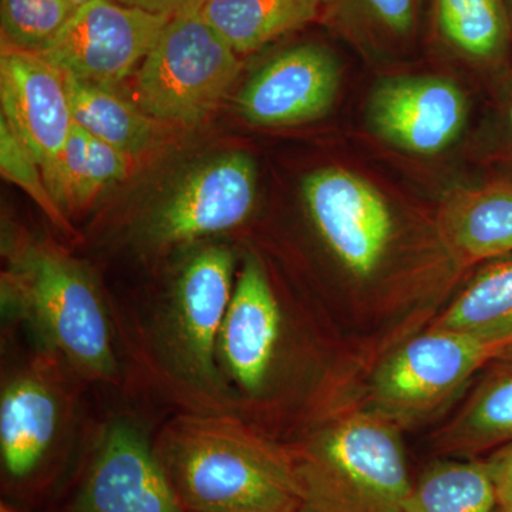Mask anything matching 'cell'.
<instances>
[{
    "label": "cell",
    "mask_w": 512,
    "mask_h": 512,
    "mask_svg": "<svg viewBox=\"0 0 512 512\" xmlns=\"http://www.w3.org/2000/svg\"><path fill=\"white\" fill-rule=\"evenodd\" d=\"M160 461L185 512L301 510L295 461L231 421L178 420Z\"/></svg>",
    "instance_id": "cell-1"
},
{
    "label": "cell",
    "mask_w": 512,
    "mask_h": 512,
    "mask_svg": "<svg viewBox=\"0 0 512 512\" xmlns=\"http://www.w3.org/2000/svg\"><path fill=\"white\" fill-rule=\"evenodd\" d=\"M3 301L70 366L94 379L116 375L107 313L96 285L72 259L29 247L15 259Z\"/></svg>",
    "instance_id": "cell-2"
},
{
    "label": "cell",
    "mask_w": 512,
    "mask_h": 512,
    "mask_svg": "<svg viewBox=\"0 0 512 512\" xmlns=\"http://www.w3.org/2000/svg\"><path fill=\"white\" fill-rule=\"evenodd\" d=\"M299 512H413L414 485L393 430L375 417L343 421L296 463Z\"/></svg>",
    "instance_id": "cell-3"
},
{
    "label": "cell",
    "mask_w": 512,
    "mask_h": 512,
    "mask_svg": "<svg viewBox=\"0 0 512 512\" xmlns=\"http://www.w3.org/2000/svg\"><path fill=\"white\" fill-rule=\"evenodd\" d=\"M201 2L175 13L138 70L137 106L153 120L197 123L241 70L238 53L204 18Z\"/></svg>",
    "instance_id": "cell-4"
},
{
    "label": "cell",
    "mask_w": 512,
    "mask_h": 512,
    "mask_svg": "<svg viewBox=\"0 0 512 512\" xmlns=\"http://www.w3.org/2000/svg\"><path fill=\"white\" fill-rule=\"evenodd\" d=\"M173 16L128 8L114 0H92L77 9L37 55L63 74L114 87L143 63Z\"/></svg>",
    "instance_id": "cell-5"
},
{
    "label": "cell",
    "mask_w": 512,
    "mask_h": 512,
    "mask_svg": "<svg viewBox=\"0 0 512 512\" xmlns=\"http://www.w3.org/2000/svg\"><path fill=\"white\" fill-rule=\"evenodd\" d=\"M306 211L340 265L369 278L382 264L394 234L389 202L362 175L342 167L313 171L303 180Z\"/></svg>",
    "instance_id": "cell-6"
},
{
    "label": "cell",
    "mask_w": 512,
    "mask_h": 512,
    "mask_svg": "<svg viewBox=\"0 0 512 512\" xmlns=\"http://www.w3.org/2000/svg\"><path fill=\"white\" fill-rule=\"evenodd\" d=\"M234 256L208 247L192 255L175 282L165 339L188 382L202 389L218 384V339L234 285Z\"/></svg>",
    "instance_id": "cell-7"
},
{
    "label": "cell",
    "mask_w": 512,
    "mask_h": 512,
    "mask_svg": "<svg viewBox=\"0 0 512 512\" xmlns=\"http://www.w3.org/2000/svg\"><path fill=\"white\" fill-rule=\"evenodd\" d=\"M490 360H498L483 338L433 329L406 343L376 373L373 396L390 417H416L437 406Z\"/></svg>",
    "instance_id": "cell-8"
},
{
    "label": "cell",
    "mask_w": 512,
    "mask_h": 512,
    "mask_svg": "<svg viewBox=\"0 0 512 512\" xmlns=\"http://www.w3.org/2000/svg\"><path fill=\"white\" fill-rule=\"evenodd\" d=\"M255 198L254 160L224 154L185 175L148 218L146 237L168 247L229 231L248 220Z\"/></svg>",
    "instance_id": "cell-9"
},
{
    "label": "cell",
    "mask_w": 512,
    "mask_h": 512,
    "mask_svg": "<svg viewBox=\"0 0 512 512\" xmlns=\"http://www.w3.org/2000/svg\"><path fill=\"white\" fill-rule=\"evenodd\" d=\"M468 100L447 77L397 76L373 90L367 123L390 146L416 154L437 156L463 133Z\"/></svg>",
    "instance_id": "cell-10"
},
{
    "label": "cell",
    "mask_w": 512,
    "mask_h": 512,
    "mask_svg": "<svg viewBox=\"0 0 512 512\" xmlns=\"http://www.w3.org/2000/svg\"><path fill=\"white\" fill-rule=\"evenodd\" d=\"M0 101L50 188L74 124L64 74L37 53L2 45Z\"/></svg>",
    "instance_id": "cell-11"
},
{
    "label": "cell",
    "mask_w": 512,
    "mask_h": 512,
    "mask_svg": "<svg viewBox=\"0 0 512 512\" xmlns=\"http://www.w3.org/2000/svg\"><path fill=\"white\" fill-rule=\"evenodd\" d=\"M72 512H185L160 458L128 421L111 424Z\"/></svg>",
    "instance_id": "cell-12"
},
{
    "label": "cell",
    "mask_w": 512,
    "mask_h": 512,
    "mask_svg": "<svg viewBox=\"0 0 512 512\" xmlns=\"http://www.w3.org/2000/svg\"><path fill=\"white\" fill-rule=\"evenodd\" d=\"M340 64L319 43L285 50L239 93V114L262 127L295 126L325 116L338 96Z\"/></svg>",
    "instance_id": "cell-13"
},
{
    "label": "cell",
    "mask_w": 512,
    "mask_h": 512,
    "mask_svg": "<svg viewBox=\"0 0 512 512\" xmlns=\"http://www.w3.org/2000/svg\"><path fill=\"white\" fill-rule=\"evenodd\" d=\"M281 330V313L264 266L245 259L218 339V359L245 392H256L271 367Z\"/></svg>",
    "instance_id": "cell-14"
},
{
    "label": "cell",
    "mask_w": 512,
    "mask_h": 512,
    "mask_svg": "<svg viewBox=\"0 0 512 512\" xmlns=\"http://www.w3.org/2000/svg\"><path fill=\"white\" fill-rule=\"evenodd\" d=\"M448 251L463 264L512 254V180L454 192L440 212Z\"/></svg>",
    "instance_id": "cell-15"
},
{
    "label": "cell",
    "mask_w": 512,
    "mask_h": 512,
    "mask_svg": "<svg viewBox=\"0 0 512 512\" xmlns=\"http://www.w3.org/2000/svg\"><path fill=\"white\" fill-rule=\"evenodd\" d=\"M434 30L458 59L500 79L512 66L505 0H431Z\"/></svg>",
    "instance_id": "cell-16"
},
{
    "label": "cell",
    "mask_w": 512,
    "mask_h": 512,
    "mask_svg": "<svg viewBox=\"0 0 512 512\" xmlns=\"http://www.w3.org/2000/svg\"><path fill=\"white\" fill-rule=\"evenodd\" d=\"M59 409L52 390L36 377H19L0 397V454L8 476H30L52 446Z\"/></svg>",
    "instance_id": "cell-17"
},
{
    "label": "cell",
    "mask_w": 512,
    "mask_h": 512,
    "mask_svg": "<svg viewBox=\"0 0 512 512\" xmlns=\"http://www.w3.org/2000/svg\"><path fill=\"white\" fill-rule=\"evenodd\" d=\"M328 0H202L201 12L241 55L325 18Z\"/></svg>",
    "instance_id": "cell-18"
},
{
    "label": "cell",
    "mask_w": 512,
    "mask_h": 512,
    "mask_svg": "<svg viewBox=\"0 0 512 512\" xmlns=\"http://www.w3.org/2000/svg\"><path fill=\"white\" fill-rule=\"evenodd\" d=\"M433 329L476 335L512 359V254L485 265Z\"/></svg>",
    "instance_id": "cell-19"
},
{
    "label": "cell",
    "mask_w": 512,
    "mask_h": 512,
    "mask_svg": "<svg viewBox=\"0 0 512 512\" xmlns=\"http://www.w3.org/2000/svg\"><path fill=\"white\" fill-rule=\"evenodd\" d=\"M70 110L77 126L126 156L140 153L156 136V120L123 99L113 87L64 74Z\"/></svg>",
    "instance_id": "cell-20"
},
{
    "label": "cell",
    "mask_w": 512,
    "mask_h": 512,
    "mask_svg": "<svg viewBox=\"0 0 512 512\" xmlns=\"http://www.w3.org/2000/svg\"><path fill=\"white\" fill-rule=\"evenodd\" d=\"M512 441V359L500 360L463 412L443 431L447 451H480Z\"/></svg>",
    "instance_id": "cell-21"
},
{
    "label": "cell",
    "mask_w": 512,
    "mask_h": 512,
    "mask_svg": "<svg viewBox=\"0 0 512 512\" xmlns=\"http://www.w3.org/2000/svg\"><path fill=\"white\" fill-rule=\"evenodd\" d=\"M126 175V154L74 123L50 191L60 207H84Z\"/></svg>",
    "instance_id": "cell-22"
},
{
    "label": "cell",
    "mask_w": 512,
    "mask_h": 512,
    "mask_svg": "<svg viewBox=\"0 0 512 512\" xmlns=\"http://www.w3.org/2000/svg\"><path fill=\"white\" fill-rule=\"evenodd\" d=\"M424 0H328L326 22L372 49L406 46L419 30Z\"/></svg>",
    "instance_id": "cell-23"
},
{
    "label": "cell",
    "mask_w": 512,
    "mask_h": 512,
    "mask_svg": "<svg viewBox=\"0 0 512 512\" xmlns=\"http://www.w3.org/2000/svg\"><path fill=\"white\" fill-rule=\"evenodd\" d=\"M498 500L485 463L436 464L414 485L413 512H494Z\"/></svg>",
    "instance_id": "cell-24"
},
{
    "label": "cell",
    "mask_w": 512,
    "mask_h": 512,
    "mask_svg": "<svg viewBox=\"0 0 512 512\" xmlns=\"http://www.w3.org/2000/svg\"><path fill=\"white\" fill-rule=\"evenodd\" d=\"M77 9L67 0H0L2 45L43 52Z\"/></svg>",
    "instance_id": "cell-25"
},
{
    "label": "cell",
    "mask_w": 512,
    "mask_h": 512,
    "mask_svg": "<svg viewBox=\"0 0 512 512\" xmlns=\"http://www.w3.org/2000/svg\"><path fill=\"white\" fill-rule=\"evenodd\" d=\"M0 171L6 180L19 185L30 195L50 220L63 227L67 225L62 207L53 197L35 156L3 116L0 117Z\"/></svg>",
    "instance_id": "cell-26"
},
{
    "label": "cell",
    "mask_w": 512,
    "mask_h": 512,
    "mask_svg": "<svg viewBox=\"0 0 512 512\" xmlns=\"http://www.w3.org/2000/svg\"><path fill=\"white\" fill-rule=\"evenodd\" d=\"M501 93L498 97V134L500 147L498 154L512 167V66L504 76L498 79Z\"/></svg>",
    "instance_id": "cell-27"
},
{
    "label": "cell",
    "mask_w": 512,
    "mask_h": 512,
    "mask_svg": "<svg viewBox=\"0 0 512 512\" xmlns=\"http://www.w3.org/2000/svg\"><path fill=\"white\" fill-rule=\"evenodd\" d=\"M498 505H512V441L504 444L487 461Z\"/></svg>",
    "instance_id": "cell-28"
},
{
    "label": "cell",
    "mask_w": 512,
    "mask_h": 512,
    "mask_svg": "<svg viewBox=\"0 0 512 512\" xmlns=\"http://www.w3.org/2000/svg\"><path fill=\"white\" fill-rule=\"evenodd\" d=\"M114 2L128 6V8L158 13V15H175L197 0H114Z\"/></svg>",
    "instance_id": "cell-29"
},
{
    "label": "cell",
    "mask_w": 512,
    "mask_h": 512,
    "mask_svg": "<svg viewBox=\"0 0 512 512\" xmlns=\"http://www.w3.org/2000/svg\"><path fill=\"white\" fill-rule=\"evenodd\" d=\"M67 2L72 3L76 8H82V6L87 5V3L92 2V0H67Z\"/></svg>",
    "instance_id": "cell-30"
},
{
    "label": "cell",
    "mask_w": 512,
    "mask_h": 512,
    "mask_svg": "<svg viewBox=\"0 0 512 512\" xmlns=\"http://www.w3.org/2000/svg\"><path fill=\"white\" fill-rule=\"evenodd\" d=\"M494 512H512V505H498Z\"/></svg>",
    "instance_id": "cell-31"
},
{
    "label": "cell",
    "mask_w": 512,
    "mask_h": 512,
    "mask_svg": "<svg viewBox=\"0 0 512 512\" xmlns=\"http://www.w3.org/2000/svg\"><path fill=\"white\" fill-rule=\"evenodd\" d=\"M507 3L508 15H510L511 26H512V0H505Z\"/></svg>",
    "instance_id": "cell-32"
}]
</instances>
